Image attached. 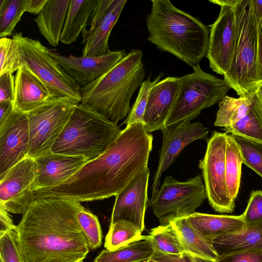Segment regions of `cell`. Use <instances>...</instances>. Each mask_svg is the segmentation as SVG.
I'll return each instance as SVG.
<instances>
[{
    "mask_svg": "<svg viewBox=\"0 0 262 262\" xmlns=\"http://www.w3.org/2000/svg\"><path fill=\"white\" fill-rule=\"evenodd\" d=\"M127 0H113L105 17L88 38L82 49V56L96 57L108 53V38Z\"/></svg>",
    "mask_w": 262,
    "mask_h": 262,
    "instance_id": "23",
    "label": "cell"
},
{
    "mask_svg": "<svg viewBox=\"0 0 262 262\" xmlns=\"http://www.w3.org/2000/svg\"><path fill=\"white\" fill-rule=\"evenodd\" d=\"M78 103L70 98L54 97L27 113L28 157L35 159L51 151Z\"/></svg>",
    "mask_w": 262,
    "mask_h": 262,
    "instance_id": "10",
    "label": "cell"
},
{
    "mask_svg": "<svg viewBox=\"0 0 262 262\" xmlns=\"http://www.w3.org/2000/svg\"><path fill=\"white\" fill-rule=\"evenodd\" d=\"M180 86V77L168 76L151 88L144 115V125L150 133L165 126L177 99Z\"/></svg>",
    "mask_w": 262,
    "mask_h": 262,
    "instance_id": "19",
    "label": "cell"
},
{
    "mask_svg": "<svg viewBox=\"0 0 262 262\" xmlns=\"http://www.w3.org/2000/svg\"><path fill=\"white\" fill-rule=\"evenodd\" d=\"M155 251L147 238L132 242L114 251L102 250L94 262H141L152 256Z\"/></svg>",
    "mask_w": 262,
    "mask_h": 262,
    "instance_id": "28",
    "label": "cell"
},
{
    "mask_svg": "<svg viewBox=\"0 0 262 262\" xmlns=\"http://www.w3.org/2000/svg\"><path fill=\"white\" fill-rule=\"evenodd\" d=\"M34 159L27 157L0 178V207L13 214H23L35 200Z\"/></svg>",
    "mask_w": 262,
    "mask_h": 262,
    "instance_id": "13",
    "label": "cell"
},
{
    "mask_svg": "<svg viewBox=\"0 0 262 262\" xmlns=\"http://www.w3.org/2000/svg\"><path fill=\"white\" fill-rule=\"evenodd\" d=\"M0 256L2 262H23L15 230L0 235Z\"/></svg>",
    "mask_w": 262,
    "mask_h": 262,
    "instance_id": "37",
    "label": "cell"
},
{
    "mask_svg": "<svg viewBox=\"0 0 262 262\" xmlns=\"http://www.w3.org/2000/svg\"><path fill=\"white\" fill-rule=\"evenodd\" d=\"M0 262H2V261H0Z\"/></svg>",
    "mask_w": 262,
    "mask_h": 262,
    "instance_id": "49",
    "label": "cell"
},
{
    "mask_svg": "<svg viewBox=\"0 0 262 262\" xmlns=\"http://www.w3.org/2000/svg\"><path fill=\"white\" fill-rule=\"evenodd\" d=\"M71 0H47L34 19L40 34L49 44L57 47L65 24Z\"/></svg>",
    "mask_w": 262,
    "mask_h": 262,
    "instance_id": "22",
    "label": "cell"
},
{
    "mask_svg": "<svg viewBox=\"0 0 262 262\" xmlns=\"http://www.w3.org/2000/svg\"><path fill=\"white\" fill-rule=\"evenodd\" d=\"M11 72L24 66L47 86L54 97H67L81 101V86L48 53V48L38 40L13 35Z\"/></svg>",
    "mask_w": 262,
    "mask_h": 262,
    "instance_id": "7",
    "label": "cell"
},
{
    "mask_svg": "<svg viewBox=\"0 0 262 262\" xmlns=\"http://www.w3.org/2000/svg\"><path fill=\"white\" fill-rule=\"evenodd\" d=\"M258 61L262 77V32L259 35L258 40Z\"/></svg>",
    "mask_w": 262,
    "mask_h": 262,
    "instance_id": "47",
    "label": "cell"
},
{
    "mask_svg": "<svg viewBox=\"0 0 262 262\" xmlns=\"http://www.w3.org/2000/svg\"><path fill=\"white\" fill-rule=\"evenodd\" d=\"M80 202L35 199L15 231L23 262H83L89 252L77 220Z\"/></svg>",
    "mask_w": 262,
    "mask_h": 262,
    "instance_id": "2",
    "label": "cell"
},
{
    "mask_svg": "<svg viewBox=\"0 0 262 262\" xmlns=\"http://www.w3.org/2000/svg\"><path fill=\"white\" fill-rule=\"evenodd\" d=\"M187 119L162 128L163 144L151 187L152 195L159 190L160 180L164 171L173 163L183 149L198 139H207L208 128L199 122Z\"/></svg>",
    "mask_w": 262,
    "mask_h": 262,
    "instance_id": "14",
    "label": "cell"
},
{
    "mask_svg": "<svg viewBox=\"0 0 262 262\" xmlns=\"http://www.w3.org/2000/svg\"><path fill=\"white\" fill-rule=\"evenodd\" d=\"M152 141L143 123L127 125L101 156L61 184L34 191L35 198L57 197L80 203L116 196L147 167Z\"/></svg>",
    "mask_w": 262,
    "mask_h": 262,
    "instance_id": "1",
    "label": "cell"
},
{
    "mask_svg": "<svg viewBox=\"0 0 262 262\" xmlns=\"http://www.w3.org/2000/svg\"><path fill=\"white\" fill-rule=\"evenodd\" d=\"M207 198L200 174L185 182L167 177L158 191L152 195L148 205L161 225L194 213Z\"/></svg>",
    "mask_w": 262,
    "mask_h": 262,
    "instance_id": "9",
    "label": "cell"
},
{
    "mask_svg": "<svg viewBox=\"0 0 262 262\" xmlns=\"http://www.w3.org/2000/svg\"><path fill=\"white\" fill-rule=\"evenodd\" d=\"M209 2L220 6L221 10L217 18L210 26L206 57L212 71L224 76L232 64L235 52L237 33L235 0Z\"/></svg>",
    "mask_w": 262,
    "mask_h": 262,
    "instance_id": "12",
    "label": "cell"
},
{
    "mask_svg": "<svg viewBox=\"0 0 262 262\" xmlns=\"http://www.w3.org/2000/svg\"><path fill=\"white\" fill-rule=\"evenodd\" d=\"M224 129L227 133L262 142V87L254 94L248 113L238 121Z\"/></svg>",
    "mask_w": 262,
    "mask_h": 262,
    "instance_id": "27",
    "label": "cell"
},
{
    "mask_svg": "<svg viewBox=\"0 0 262 262\" xmlns=\"http://www.w3.org/2000/svg\"><path fill=\"white\" fill-rule=\"evenodd\" d=\"M216 262H262V253L255 251L235 252L220 256Z\"/></svg>",
    "mask_w": 262,
    "mask_h": 262,
    "instance_id": "41",
    "label": "cell"
},
{
    "mask_svg": "<svg viewBox=\"0 0 262 262\" xmlns=\"http://www.w3.org/2000/svg\"><path fill=\"white\" fill-rule=\"evenodd\" d=\"M246 227L262 223V191H252L247 206L242 214Z\"/></svg>",
    "mask_w": 262,
    "mask_h": 262,
    "instance_id": "38",
    "label": "cell"
},
{
    "mask_svg": "<svg viewBox=\"0 0 262 262\" xmlns=\"http://www.w3.org/2000/svg\"><path fill=\"white\" fill-rule=\"evenodd\" d=\"M151 258L160 262H214L187 252L181 255H173L165 254L155 250Z\"/></svg>",
    "mask_w": 262,
    "mask_h": 262,
    "instance_id": "43",
    "label": "cell"
},
{
    "mask_svg": "<svg viewBox=\"0 0 262 262\" xmlns=\"http://www.w3.org/2000/svg\"><path fill=\"white\" fill-rule=\"evenodd\" d=\"M47 1V0H28L26 12L38 15L43 8Z\"/></svg>",
    "mask_w": 262,
    "mask_h": 262,
    "instance_id": "46",
    "label": "cell"
},
{
    "mask_svg": "<svg viewBox=\"0 0 262 262\" xmlns=\"http://www.w3.org/2000/svg\"><path fill=\"white\" fill-rule=\"evenodd\" d=\"M146 25L147 40L161 51L174 55L193 68L206 56L209 33L198 18L169 0H152Z\"/></svg>",
    "mask_w": 262,
    "mask_h": 262,
    "instance_id": "3",
    "label": "cell"
},
{
    "mask_svg": "<svg viewBox=\"0 0 262 262\" xmlns=\"http://www.w3.org/2000/svg\"><path fill=\"white\" fill-rule=\"evenodd\" d=\"M54 98L45 84L32 72L20 66L14 76L13 110L27 113Z\"/></svg>",
    "mask_w": 262,
    "mask_h": 262,
    "instance_id": "20",
    "label": "cell"
},
{
    "mask_svg": "<svg viewBox=\"0 0 262 262\" xmlns=\"http://www.w3.org/2000/svg\"><path fill=\"white\" fill-rule=\"evenodd\" d=\"M163 73H160L151 81V74L146 80L143 81L138 93L136 100L134 104L129 115L123 123L127 125L135 123L144 124V115L145 111L149 92L154 85L160 81Z\"/></svg>",
    "mask_w": 262,
    "mask_h": 262,
    "instance_id": "36",
    "label": "cell"
},
{
    "mask_svg": "<svg viewBox=\"0 0 262 262\" xmlns=\"http://www.w3.org/2000/svg\"><path fill=\"white\" fill-rule=\"evenodd\" d=\"M236 39L232 64L224 75L239 97L252 95L262 87L258 61L259 35L250 0H235Z\"/></svg>",
    "mask_w": 262,
    "mask_h": 262,
    "instance_id": "6",
    "label": "cell"
},
{
    "mask_svg": "<svg viewBox=\"0 0 262 262\" xmlns=\"http://www.w3.org/2000/svg\"><path fill=\"white\" fill-rule=\"evenodd\" d=\"M170 224L177 231L187 252L216 261L219 256L211 243L194 228L186 217L177 219Z\"/></svg>",
    "mask_w": 262,
    "mask_h": 262,
    "instance_id": "26",
    "label": "cell"
},
{
    "mask_svg": "<svg viewBox=\"0 0 262 262\" xmlns=\"http://www.w3.org/2000/svg\"><path fill=\"white\" fill-rule=\"evenodd\" d=\"M210 242L219 256L242 251L262 253V223L234 234L215 237Z\"/></svg>",
    "mask_w": 262,
    "mask_h": 262,
    "instance_id": "24",
    "label": "cell"
},
{
    "mask_svg": "<svg viewBox=\"0 0 262 262\" xmlns=\"http://www.w3.org/2000/svg\"><path fill=\"white\" fill-rule=\"evenodd\" d=\"M28 0H0V37L11 36L23 14Z\"/></svg>",
    "mask_w": 262,
    "mask_h": 262,
    "instance_id": "33",
    "label": "cell"
},
{
    "mask_svg": "<svg viewBox=\"0 0 262 262\" xmlns=\"http://www.w3.org/2000/svg\"><path fill=\"white\" fill-rule=\"evenodd\" d=\"M77 220L90 250L100 247L103 234L98 217L82 206L77 213Z\"/></svg>",
    "mask_w": 262,
    "mask_h": 262,
    "instance_id": "34",
    "label": "cell"
},
{
    "mask_svg": "<svg viewBox=\"0 0 262 262\" xmlns=\"http://www.w3.org/2000/svg\"><path fill=\"white\" fill-rule=\"evenodd\" d=\"M13 40L7 37L0 38V75L11 72Z\"/></svg>",
    "mask_w": 262,
    "mask_h": 262,
    "instance_id": "40",
    "label": "cell"
},
{
    "mask_svg": "<svg viewBox=\"0 0 262 262\" xmlns=\"http://www.w3.org/2000/svg\"><path fill=\"white\" fill-rule=\"evenodd\" d=\"M113 0H98L97 3L90 16L86 25L89 28L83 29L81 32L82 43H84L98 25L107 13Z\"/></svg>",
    "mask_w": 262,
    "mask_h": 262,
    "instance_id": "39",
    "label": "cell"
},
{
    "mask_svg": "<svg viewBox=\"0 0 262 262\" xmlns=\"http://www.w3.org/2000/svg\"><path fill=\"white\" fill-rule=\"evenodd\" d=\"M121 130L117 123L79 103L51 151L91 161L105 152Z\"/></svg>",
    "mask_w": 262,
    "mask_h": 262,
    "instance_id": "5",
    "label": "cell"
},
{
    "mask_svg": "<svg viewBox=\"0 0 262 262\" xmlns=\"http://www.w3.org/2000/svg\"><path fill=\"white\" fill-rule=\"evenodd\" d=\"M192 73L180 77L179 93L165 125L192 120L201 112L220 102L231 89L224 79L205 72L199 64Z\"/></svg>",
    "mask_w": 262,
    "mask_h": 262,
    "instance_id": "8",
    "label": "cell"
},
{
    "mask_svg": "<svg viewBox=\"0 0 262 262\" xmlns=\"http://www.w3.org/2000/svg\"><path fill=\"white\" fill-rule=\"evenodd\" d=\"M243 163L238 145L232 135L227 134L225 156L226 178L229 195L234 201L240 187Z\"/></svg>",
    "mask_w": 262,
    "mask_h": 262,
    "instance_id": "30",
    "label": "cell"
},
{
    "mask_svg": "<svg viewBox=\"0 0 262 262\" xmlns=\"http://www.w3.org/2000/svg\"><path fill=\"white\" fill-rule=\"evenodd\" d=\"M253 95L237 98L225 96L219 102L214 126L225 128L238 121L250 110Z\"/></svg>",
    "mask_w": 262,
    "mask_h": 262,
    "instance_id": "29",
    "label": "cell"
},
{
    "mask_svg": "<svg viewBox=\"0 0 262 262\" xmlns=\"http://www.w3.org/2000/svg\"><path fill=\"white\" fill-rule=\"evenodd\" d=\"M231 135L239 147L243 163L262 178V142Z\"/></svg>",
    "mask_w": 262,
    "mask_h": 262,
    "instance_id": "35",
    "label": "cell"
},
{
    "mask_svg": "<svg viewBox=\"0 0 262 262\" xmlns=\"http://www.w3.org/2000/svg\"><path fill=\"white\" fill-rule=\"evenodd\" d=\"M29 127L27 113L12 110L0 122V178L28 157Z\"/></svg>",
    "mask_w": 262,
    "mask_h": 262,
    "instance_id": "15",
    "label": "cell"
},
{
    "mask_svg": "<svg viewBox=\"0 0 262 262\" xmlns=\"http://www.w3.org/2000/svg\"><path fill=\"white\" fill-rule=\"evenodd\" d=\"M14 95V76L10 71L0 75V103H12Z\"/></svg>",
    "mask_w": 262,
    "mask_h": 262,
    "instance_id": "42",
    "label": "cell"
},
{
    "mask_svg": "<svg viewBox=\"0 0 262 262\" xmlns=\"http://www.w3.org/2000/svg\"><path fill=\"white\" fill-rule=\"evenodd\" d=\"M132 223L118 221L110 224L108 231L105 236L104 247L109 251H114L132 242L145 239L147 236Z\"/></svg>",
    "mask_w": 262,
    "mask_h": 262,
    "instance_id": "32",
    "label": "cell"
},
{
    "mask_svg": "<svg viewBox=\"0 0 262 262\" xmlns=\"http://www.w3.org/2000/svg\"><path fill=\"white\" fill-rule=\"evenodd\" d=\"M255 25L259 35L262 30V1L250 0Z\"/></svg>",
    "mask_w": 262,
    "mask_h": 262,
    "instance_id": "44",
    "label": "cell"
},
{
    "mask_svg": "<svg viewBox=\"0 0 262 262\" xmlns=\"http://www.w3.org/2000/svg\"><path fill=\"white\" fill-rule=\"evenodd\" d=\"M227 136V133L213 132L199 164L208 202L215 211L221 213H232L235 206L229 195L226 178Z\"/></svg>",
    "mask_w": 262,
    "mask_h": 262,
    "instance_id": "11",
    "label": "cell"
},
{
    "mask_svg": "<svg viewBox=\"0 0 262 262\" xmlns=\"http://www.w3.org/2000/svg\"><path fill=\"white\" fill-rule=\"evenodd\" d=\"M208 241L239 232L246 228L242 215H216L194 212L186 217Z\"/></svg>",
    "mask_w": 262,
    "mask_h": 262,
    "instance_id": "21",
    "label": "cell"
},
{
    "mask_svg": "<svg viewBox=\"0 0 262 262\" xmlns=\"http://www.w3.org/2000/svg\"><path fill=\"white\" fill-rule=\"evenodd\" d=\"M146 262H160V261H159L158 260H157L155 259H154L152 258H150L147 259Z\"/></svg>",
    "mask_w": 262,
    "mask_h": 262,
    "instance_id": "48",
    "label": "cell"
},
{
    "mask_svg": "<svg viewBox=\"0 0 262 262\" xmlns=\"http://www.w3.org/2000/svg\"><path fill=\"white\" fill-rule=\"evenodd\" d=\"M149 173L148 167L145 168L115 196L110 224L124 221L141 232L144 230Z\"/></svg>",
    "mask_w": 262,
    "mask_h": 262,
    "instance_id": "16",
    "label": "cell"
},
{
    "mask_svg": "<svg viewBox=\"0 0 262 262\" xmlns=\"http://www.w3.org/2000/svg\"><path fill=\"white\" fill-rule=\"evenodd\" d=\"M48 53L81 87L97 80L112 69L127 53L124 49L110 51L101 56H66L55 49H48Z\"/></svg>",
    "mask_w": 262,
    "mask_h": 262,
    "instance_id": "17",
    "label": "cell"
},
{
    "mask_svg": "<svg viewBox=\"0 0 262 262\" xmlns=\"http://www.w3.org/2000/svg\"><path fill=\"white\" fill-rule=\"evenodd\" d=\"M147 236L155 250L173 255L187 252L177 231L170 223L152 229Z\"/></svg>",
    "mask_w": 262,
    "mask_h": 262,
    "instance_id": "31",
    "label": "cell"
},
{
    "mask_svg": "<svg viewBox=\"0 0 262 262\" xmlns=\"http://www.w3.org/2000/svg\"><path fill=\"white\" fill-rule=\"evenodd\" d=\"M36 177L34 191L57 186L65 181L86 162L83 157L50 151L34 159Z\"/></svg>",
    "mask_w": 262,
    "mask_h": 262,
    "instance_id": "18",
    "label": "cell"
},
{
    "mask_svg": "<svg viewBox=\"0 0 262 262\" xmlns=\"http://www.w3.org/2000/svg\"><path fill=\"white\" fill-rule=\"evenodd\" d=\"M16 228V226L14 224L9 213L0 207V235L9 230H15Z\"/></svg>",
    "mask_w": 262,
    "mask_h": 262,
    "instance_id": "45",
    "label": "cell"
},
{
    "mask_svg": "<svg viewBox=\"0 0 262 262\" xmlns=\"http://www.w3.org/2000/svg\"><path fill=\"white\" fill-rule=\"evenodd\" d=\"M142 51L133 49L112 69L81 87L82 105L117 123L130 111L132 96L143 82Z\"/></svg>",
    "mask_w": 262,
    "mask_h": 262,
    "instance_id": "4",
    "label": "cell"
},
{
    "mask_svg": "<svg viewBox=\"0 0 262 262\" xmlns=\"http://www.w3.org/2000/svg\"><path fill=\"white\" fill-rule=\"evenodd\" d=\"M98 0H71L60 41L74 42L86 28Z\"/></svg>",
    "mask_w": 262,
    "mask_h": 262,
    "instance_id": "25",
    "label": "cell"
}]
</instances>
